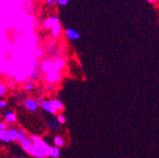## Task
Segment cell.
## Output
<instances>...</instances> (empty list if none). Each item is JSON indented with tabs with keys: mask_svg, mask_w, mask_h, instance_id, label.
Segmentation results:
<instances>
[{
	"mask_svg": "<svg viewBox=\"0 0 159 158\" xmlns=\"http://www.w3.org/2000/svg\"><path fill=\"white\" fill-rule=\"evenodd\" d=\"M0 141L5 143L10 142V139L7 134V130H0Z\"/></svg>",
	"mask_w": 159,
	"mask_h": 158,
	"instance_id": "cell-14",
	"label": "cell"
},
{
	"mask_svg": "<svg viewBox=\"0 0 159 158\" xmlns=\"http://www.w3.org/2000/svg\"><path fill=\"white\" fill-rule=\"evenodd\" d=\"M25 89H26L27 91H32V90L34 89L35 86H34V85H33V83H30V82H29V83L25 84Z\"/></svg>",
	"mask_w": 159,
	"mask_h": 158,
	"instance_id": "cell-19",
	"label": "cell"
},
{
	"mask_svg": "<svg viewBox=\"0 0 159 158\" xmlns=\"http://www.w3.org/2000/svg\"><path fill=\"white\" fill-rule=\"evenodd\" d=\"M61 30H62V28H61V25H57L55 26L52 27L51 29V33L53 36H59L61 33Z\"/></svg>",
	"mask_w": 159,
	"mask_h": 158,
	"instance_id": "cell-16",
	"label": "cell"
},
{
	"mask_svg": "<svg viewBox=\"0 0 159 158\" xmlns=\"http://www.w3.org/2000/svg\"><path fill=\"white\" fill-rule=\"evenodd\" d=\"M155 0H147V2H149L150 3H154Z\"/></svg>",
	"mask_w": 159,
	"mask_h": 158,
	"instance_id": "cell-28",
	"label": "cell"
},
{
	"mask_svg": "<svg viewBox=\"0 0 159 158\" xmlns=\"http://www.w3.org/2000/svg\"><path fill=\"white\" fill-rule=\"evenodd\" d=\"M26 137L27 135L25 134V132L24 130H19L18 132V139H17V141H18L21 143Z\"/></svg>",
	"mask_w": 159,
	"mask_h": 158,
	"instance_id": "cell-17",
	"label": "cell"
},
{
	"mask_svg": "<svg viewBox=\"0 0 159 158\" xmlns=\"http://www.w3.org/2000/svg\"><path fill=\"white\" fill-rule=\"evenodd\" d=\"M60 148L56 147V146H51L50 150H49V157L52 158H55L60 157Z\"/></svg>",
	"mask_w": 159,
	"mask_h": 158,
	"instance_id": "cell-13",
	"label": "cell"
},
{
	"mask_svg": "<svg viewBox=\"0 0 159 158\" xmlns=\"http://www.w3.org/2000/svg\"><path fill=\"white\" fill-rule=\"evenodd\" d=\"M0 130H7V124L5 122L0 123Z\"/></svg>",
	"mask_w": 159,
	"mask_h": 158,
	"instance_id": "cell-24",
	"label": "cell"
},
{
	"mask_svg": "<svg viewBox=\"0 0 159 158\" xmlns=\"http://www.w3.org/2000/svg\"><path fill=\"white\" fill-rule=\"evenodd\" d=\"M56 119H57V122L60 123V124H64V123H66V118H65V117H64L63 115H59V116H57Z\"/></svg>",
	"mask_w": 159,
	"mask_h": 158,
	"instance_id": "cell-18",
	"label": "cell"
},
{
	"mask_svg": "<svg viewBox=\"0 0 159 158\" xmlns=\"http://www.w3.org/2000/svg\"><path fill=\"white\" fill-rule=\"evenodd\" d=\"M40 69L43 73H45L48 75L53 69V63H52L51 61H49V60H44L40 64Z\"/></svg>",
	"mask_w": 159,
	"mask_h": 158,
	"instance_id": "cell-8",
	"label": "cell"
},
{
	"mask_svg": "<svg viewBox=\"0 0 159 158\" xmlns=\"http://www.w3.org/2000/svg\"><path fill=\"white\" fill-rule=\"evenodd\" d=\"M52 102L53 106H54L55 109L56 110V112H62L63 110L64 105L61 101L55 99V100H52Z\"/></svg>",
	"mask_w": 159,
	"mask_h": 158,
	"instance_id": "cell-12",
	"label": "cell"
},
{
	"mask_svg": "<svg viewBox=\"0 0 159 158\" xmlns=\"http://www.w3.org/2000/svg\"><path fill=\"white\" fill-rule=\"evenodd\" d=\"M66 65V61L64 59H56L55 61L53 63V69L57 71H60V70L64 68Z\"/></svg>",
	"mask_w": 159,
	"mask_h": 158,
	"instance_id": "cell-9",
	"label": "cell"
},
{
	"mask_svg": "<svg viewBox=\"0 0 159 158\" xmlns=\"http://www.w3.org/2000/svg\"><path fill=\"white\" fill-rule=\"evenodd\" d=\"M60 78H61V76H60V71H57L54 69H52L45 77V80L50 84L55 83L56 81H60Z\"/></svg>",
	"mask_w": 159,
	"mask_h": 158,
	"instance_id": "cell-2",
	"label": "cell"
},
{
	"mask_svg": "<svg viewBox=\"0 0 159 158\" xmlns=\"http://www.w3.org/2000/svg\"><path fill=\"white\" fill-rule=\"evenodd\" d=\"M47 2V4L49 5V6H52L53 5V0H45Z\"/></svg>",
	"mask_w": 159,
	"mask_h": 158,
	"instance_id": "cell-26",
	"label": "cell"
},
{
	"mask_svg": "<svg viewBox=\"0 0 159 158\" xmlns=\"http://www.w3.org/2000/svg\"><path fill=\"white\" fill-rule=\"evenodd\" d=\"M6 90H7V87H6L4 85L1 84V85H0V97H2V96L5 94Z\"/></svg>",
	"mask_w": 159,
	"mask_h": 158,
	"instance_id": "cell-21",
	"label": "cell"
},
{
	"mask_svg": "<svg viewBox=\"0 0 159 158\" xmlns=\"http://www.w3.org/2000/svg\"><path fill=\"white\" fill-rule=\"evenodd\" d=\"M65 36L71 40H77L80 38V34L78 33L77 31L71 28L66 29L65 31Z\"/></svg>",
	"mask_w": 159,
	"mask_h": 158,
	"instance_id": "cell-6",
	"label": "cell"
},
{
	"mask_svg": "<svg viewBox=\"0 0 159 158\" xmlns=\"http://www.w3.org/2000/svg\"><path fill=\"white\" fill-rule=\"evenodd\" d=\"M55 158H61L60 157H55Z\"/></svg>",
	"mask_w": 159,
	"mask_h": 158,
	"instance_id": "cell-30",
	"label": "cell"
},
{
	"mask_svg": "<svg viewBox=\"0 0 159 158\" xmlns=\"http://www.w3.org/2000/svg\"><path fill=\"white\" fill-rule=\"evenodd\" d=\"M33 141V147L29 152L31 156L36 158H46L49 155V150L51 146L48 145V143L42 138L37 135H33L31 137Z\"/></svg>",
	"mask_w": 159,
	"mask_h": 158,
	"instance_id": "cell-1",
	"label": "cell"
},
{
	"mask_svg": "<svg viewBox=\"0 0 159 158\" xmlns=\"http://www.w3.org/2000/svg\"><path fill=\"white\" fill-rule=\"evenodd\" d=\"M33 141H32L31 137H26L24 140L21 142V145H22V149H24L25 151L29 154V152L31 150L32 147H33Z\"/></svg>",
	"mask_w": 159,
	"mask_h": 158,
	"instance_id": "cell-5",
	"label": "cell"
},
{
	"mask_svg": "<svg viewBox=\"0 0 159 158\" xmlns=\"http://www.w3.org/2000/svg\"><path fill=\"white\" fill-rule=\"evenodd\" d=\"M57 1L58 0H53V4H54V3H57Z\"/></svg>",
	"mask_w": 159,
	"mask_h": 158,
	"instance_id": "cell-29",
	"label": "cell"
},
{
	"mask_svg": "<svg viewBox=\"0 0 159 158\" xmlns=\"http://www.w3.org/2000/svg\"><path fill=\"white\" fill-rule=\"evenodd\" d=\"M60 24V21H59V18H58L57 17H55V16H52V17L47 18V19L45 20L44 25L46 29H52V27Z\"/></svg>",
	"mask_w": 159,
	"mask_h": 158,
	"instance_id": "cell-4",
	"label": "cell"
},
{
	"mask_svg": "<svg viewBox=\"0 0 159 158\" xmlns=\"http://www.w3.org/2000/svg\"><path fill=\"white\" fill-rule=\"evenodd\" d=\"M18 130L15 128H10L7 130V134L9 136L10 142H15L18 139Z\"/></svg>",
	"mask_w": 159,
	"mask_h": 158,
	"instance_id": "cell-11",
	"label": "cell"
},
{
	"mask_svg": "<svg viewBox=\"0 0 159 158\" xmlns=\"http://www.w3.org/2000/svg\"><path fill=\"white\" fill-rule=\"evenodd\" d=\"M25 106L29 112H35L38 109V107H39L37 101L33 98L27 99L26 101H25Z\"/></svg>",
	"mask_w": 159,
	"mask_h": 158,
	"instance_id": "cell-3",
	"label": "cell"
},
{
	"mask_svg": "<svg viewBox=\"0 0 159 158\" xmlns=\"http://www.w3.org/2000/svg\"><path fill=\"white\" fill-rule=\"evenodd\" d=\"M34 55L35 57H41L43 55V51L41 49H36L34 51Z\"/></svg>",
	"mask_w": 159,
	"mask_h": 158,
	"instance_id": "cell-22",
	"label": "cell"
},
{
	"mask_svg": "<svg viewBox=\"0 0 159 158\" xmlns=\"http://www.w3.org/2000/svg\"><path fill=\"white\" fill-rule=\"evenodd\" d=\"M1 84H2V83H1V81H0V85H1Z\"/></svg>",
	"mask_w": 159,
	"mask_h": 158,
	"instance_id": "cell-31",
	"label": "cell"
},
{
	"mask_svg": "<svg viewBox=\"0 0 159 158\" xmlns=\"http://www.w3.org/2000/svg\"><path fill=\"white\" fill-rule=\"evenodd\" d=\"M69 3V0H58L57 4L61 7H65Z\"/></svg>",
	"mask_w": 159,
	"mask_h": 158,
	"instance_id": "cell-20",
	"label": "cell"
},
{
	"mask_svg": "<svg viewBox=\"0 0 159 158\" xmlns=\"http://www.w3.org/2000/svg\"><path fill=\"white\" fill-rule=\"evenodd\" d=\"M52 88V84H50V83L47 84V86H46V89L47 90H50Z\"/></svg>",
	"mask_w": 159,
	"mask_h": 158,
	"instance_id": "cell-27",
	"label": "cell"
},
{
	"mask_svg": "<svg viewBox=\"0 0 159 158\" xmlns=\"http://www.w3.org/2000/svg\"><path fill=\"white\" fill-rule=\"evenodd\" d=\"M46 158H47V157H46Z\"/></svg>",
	"mask_w": 159,
	"mask_h": 158,
	"instance_id": "cell-32",
	"label": "cell"
},
{
	"mask_svg": "<svg viewBox=\"0 0 159 158\" xmlns=\"http://www.w3.org/2000/svg\"><path fill=\"white\" fill-rule=\"evenodd\" d=\"M4 118L6 123H13L17 120L16 114L13 112H8L4 115Z\"/></svg>",
	"mask_w": 159,
	"mask_h": 158,
	"instance_id": "cell-10",
	"label": "cell"
},
{
	"mask_svg": "<svg viewBox=\"0 0 159 158\" xmlns=\"http://www.w3.org/2000/svg\"><path fill=\"white\" fill-rule=\"evenodd\" d=\"M7 104L5 101H2V100H0V108H5L7 107Z\"/></svg>",
	"mask_w": 159,
	"mask_h": 158,
	"instance_id": "cell-25",
	"label": "cell"
},
{
	"mask_svg": "<svg viewBox=\"0 0 159 158\" xmlns=\"http://www.w3.org/2000/svg\"><path fill=\"white\" fill-rule=\"evenodd\" d=\"M41 108L49 114H55L57 112L53 106L52 101H44L41 105Z\"/></svg>",
	"mask_w": 159,
	"mask_h": 158,
	"instance_id": "cell-7",
	"label": "cell"
},
{
	"mask_svg": "<svg viewBox=\"0 0 159 158\" xmlns=\"http://www.w3.org/2000/svg\"><path fill=\"white\" fill-rule=\"evenodd\" d=\"M54 143L56 147L61 148L64 145V140L61 136H55L54 138Z\"/></svg>",
	"mask_w": 159,
	"mask_h": 158,
	"instance_id": "cell-15",
	"label": "cell"
},
{
	"mask_svg": "<svg viewBox=\"0 0 159 158\" xmlns=\"http://www.w3.org/2000/svg\"><path fill=\"white\" fill-rule=\"evenodd\" d=\"M49 126L51 128H56L57 127V123L55 121H52V122L49 123Z\"/></svg>",
	"mask_w": 159,
	"mask_h": 158,
	"instance_id": "cell-23",
	"label": "cell"
}]
</instances>
